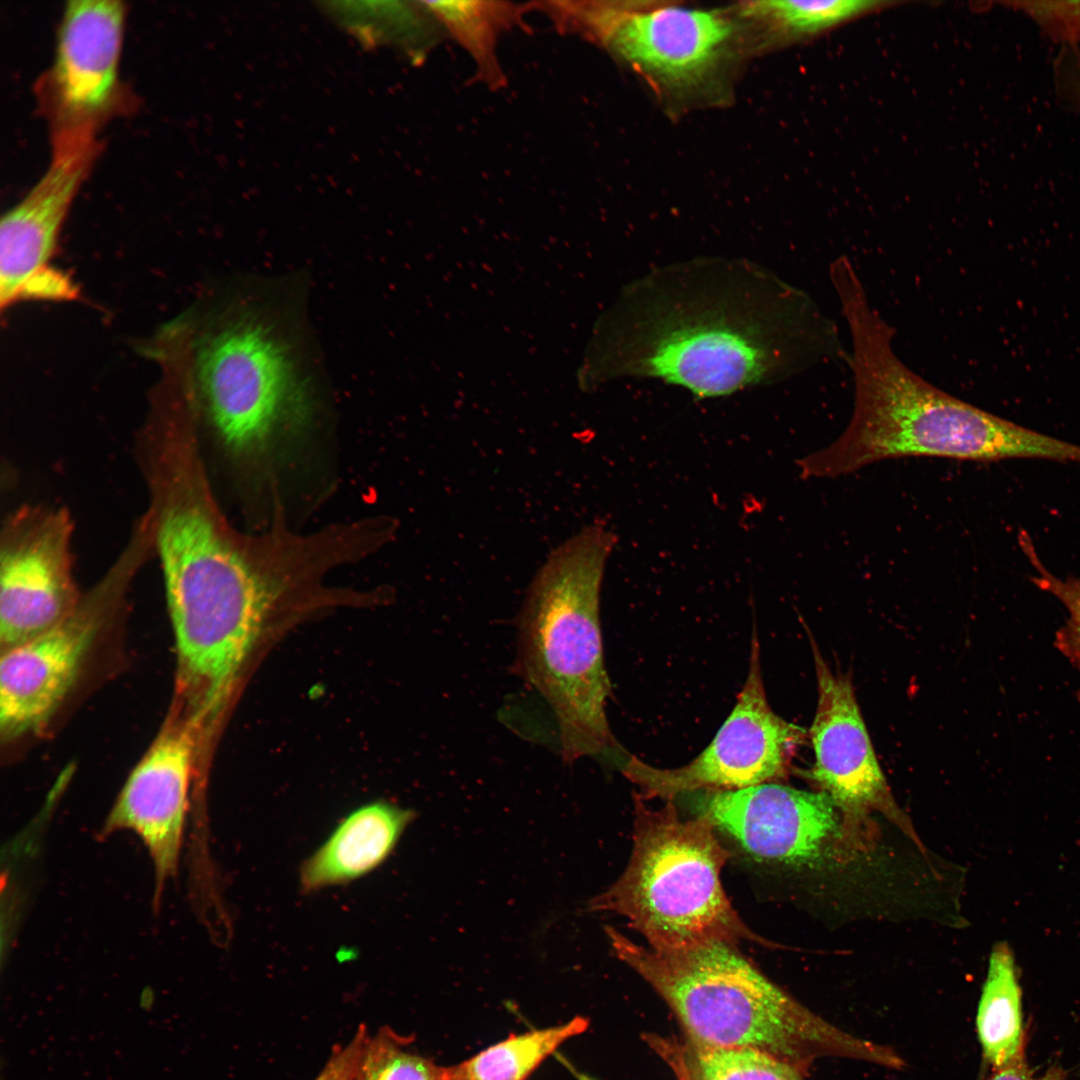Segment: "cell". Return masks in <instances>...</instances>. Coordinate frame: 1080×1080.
<instances>
[{
    "instance_id": "obj_15",
    "label": "cell",
    "mask_w": 1080,
    "mask_h": 1080,
    "mask_svg": "<svg viewBox=\"0 0 1080 1080\" xmlns=\"http://www.w3.org/2000/svg\"><path fill=\"white\" fill-rule=\"evenodd\" d=\"M706 792L700 816L760 860L808 864L832 841L840 844V817L824 792L776 782Z\"/></svg>"
},
{
    "instance_id": "obj_8",
    "label": "cell",
    "mask_w": 1080,
    "mask_h": 1080,
    "mask_svg": "<svg viewBox=\"0 0 1080 1080\" xmlns=\"http://www.w3.org/2000/svg\"><path fill=\"white\" fill-rule=\"evenodd\" d=\"M152 552V529L137 523L118 558L67 617L38 636L1 652L3 742L47 725L75 684L95 638Z\"/></svg>"
},
{
    "instance_id": "obj_13",
    "label": "cell",
    "mask_w": 1080,
    "mask_h": 1080,
    "mask_svg": "<svg viewBox=\"0 0 1080 1080\" xmlns=\"http://www.w3.org/2000/svg\"><path fill=\"white\" fill-rule=\"evenodd\" d=\"M125 8L116 0H72L59 23L42 98L53 137L95 136L121 102L118 78Z\"/></svg>"
},
{
    "instance_id": "obj_11",
    "label": "cell",
    "mask_w": 1080,
    "mask_h": 1080,
    "mask_svg": "<svg viewBox=\"0 0 1080 1080\" xmlns=\"http://www.w3.org/2000/svg\"><path fill=\"white\" fill-rule=\"evenodd\" d=\"M542 13L559 32L596 39L629 63L672 84L701 78L732 31L718 13L674 6L632 13L602 3L545 1Z\"/></svg>"
},
{
    "instance_id": "obj_20",
    "label": "cell",
    "mask_w": 1080,
    "mask_h": 1080,
    "mask_svg": "<svg viewBox=\"0 0 1080 1080\" xmlns=\"http://www.w3.org/2000/svg\"><path fill=\"white\" fill-rule=\"evenodd\" d=\"M585 1019L533 1029L488 1046L470 1058L447 1066V1080H528L569 1039L582 1033Z\"/></svg>"
},
{
    "instance_id": "obj_25",
    "label": "cell",
    "mask_w": 1080,
    "mask_h": 1080,
    "mask_svg": "<svg viewBox=\"0 0 1080 1080\" xmlns=\"http://www.w3.org/2000/svg\"><path fill=\"white\" fill-rule=\"evenodd\" d=\"M1004 4L1031 20L1061 48L1080 49V1H1009Z\"/></svg>"
},
{
    "instance_id": "obj_28",
    "label": "cell",
    "mask_w": 1080,
    "mask_h": 1080,
    "mask_svg": "<svg viewBox=\"0 0 1080 1080\" xmlns=\"http://www.w3.org/2000/svg\"><path fill=\"white\" fill-rule=\"evenodd\" d=\"M1072 108L1074 112L1080 114V81L1077 84L1073 96H1072Z\"/></svg>"
},
{
    "instance_id": "obj_10",
    "label": "cell",
    "mask_w": 1080,
    "mask_h": 1080,
    "mask_svg": "<svg viewBox=\"0 0 1080 1080\" xmlns=\"http://www.w3.org/2000/svg\"><path fill=\"white\" fill-rule=\"evenodd\" d=\"M818 701L808 732L815 760L797 770L824 792L840 816V844L863 849L871 837L870 816L883 815L918 847L923 845L893 797L860 713L849 674L833 671L810 635Z\"/></svg>"
},
{
    "instance_id": "obj_16",
    "label": "cell",
    "mask_w": 1080,
    "mask_h": 1080,
    "mask_svg": "<svg viewBox=\"0 0 1080 1080\" xmlns=\"http://www.w3.org/2000/svg\"><path fill=\"white\" fill-rule=\"evenodd\" d=\"M93 137L53 139L52 160L0 222V304L39 298L58 271L47 266L62 222L95 153Z\"/></svg>"
},
{
    "instance_id": "obj_6",
    "label": "cell",
    "mask_w": 1080,
    "mask_h": 1080,
    "mask_svg": "<svg viewBox=\"0 0 1080 1080\" xmlns=\"http://www.w3.org/2000/svg\"><path fill=\"white\" fill-rule=\"evenodd\" d=\"M633 797L630 861L589 910L623 915L659 952L712 942L767 943L743 923L723 890L720 873L729 852L712 823L704 816L682 820L672 800L652 809L637 793Z\"/></svg>"
},
{
    "instance_id": "obj_3",
    "label": "cell",
    "mask_w": 1080,
    "mask_h": 1080,
    "mask_svg": "<svg viewBox=\"0 0 1080 1080\" xmlns=\"http://www.w3.org/2000/svg\"><path fill=\"white\" fill-rule=\"evenodd\" d=\"M830 275L852 339L855 404L843 434L800 461L804 477L836 478L909 456L1080 462V446L965 403L908 369L893 351V329L870 304L853 265L839 264Z\"/></svg>"
},
{
    "instance_id": "obj_26",
    "label": "cell",
    "mask_w": 1080,
    "mask_h": 1080,
    "mask_svg": "<svg viewBox=\"0 0 1080 1080\" xmlns=\"http://www.w3.org/2000/svg\"><path fill=\"white\" fill-rule=\"evenodd\" d=\"M367 1026L359 1024L351 1039L336 1044L324 1067L313 1080H355L359 1059L369 1036Z\"/></svg>"
},
{
    "instance_id": "obj_17",
    "label": "cell",
    "mask_w": 1080,
    "mask_h": 1080,
    "mask_svg": "<svg viewBox=\"0 0 1080 1080\" xmlns=\"http://www.w3.org/2000/svg\"><path fill=\"white\" fill-rule=\"evenodd\" d=\"M414 811L374 801L349 813L301 865L299 888L311 894L356 881L382 865L396 847Z\"/></svg>"
},
{
    "instance_id": "obj_4",
    "label": "cell",
    "mask_w": 1080,
    "mask_h": 1080,
    "mask_svg": "<svg viewBox=\"0 0 1080 1080\" xmlns=\"http://www.w3.org/2000/svg\"><path fill=\"white\" fill-rule=\"evenodd\" d=\"M605 930L618 958L662 997L693 1045L759 1050L804 1075L825 1057L893 1070L906 1066L893 1048L847 1032L802 1005L733 944L712 942L684 952H659L612 927Z\"/></svg>"
},
{
    "instance_id": "obj_1",
    "label": "cell",
    "mask_w": 1080,
    "mask_h": 1080,
    "mask_svg": "<svg viewBox=\"0 0 1080 1080\" xmlns=\"http://www.w3.org/2000/svg\"><path fill=\"white\" fill-rule=\"evenodd\" d=\"M810 314L805 295L747 258L658 266L622 289L601 376L655 379L697 399L772 384L801 367Z\"/></svg>"
},
{
    "instance_id": "obj_19",
    "label": "cell",
    "mask_w": 1080,
    "mask_h": 1080,
    "mask_svg": "<svg viewBox=\"0 0 1080 1080\" xmlns=\"http://www.w3.org/2000/svg\"><path fill=\"white\" fill-rule=\"evenodd\" d=\"M976 1028L983 1058L992 1070L1008 1064L1026 1048L1022 991L1015 956L1006 941L992 947Z\"/></svg>"
},
{
    "instance_id": "obj_14",
    "label": "cell",
    "mask_w": 1080,
    "mask_h": 1080,
    "mask_svg": "<svg viewBox=\"0 0 1080 1080\" xmlns=\"http://www.w3.org/2000/svg\"><path fill=\"white\" fill-rule=\"evenodd\" d=\"M199 731L173 705L152 745L129 774L101 834L135 833L150 856L155 877V905L177 873L189 809Z\"/></svg>"
},
{
    "instance_id": "obj_23",
    "label": "cell",
    "mask_w": 1080,
    "mask_h": 1080,
    "mask_svg": "<svg viewBox=\"0 0 1080 1080\" xmlns=\"http://www.w3.org/2000/svg\"><path fill=\"white\" fill-rule=\"evenodd\" d=\"M877 2L859 0L761 1L751 3L749 15L770 20L796 33H815L873 8Z\"/></svg>"
},
{
    "instance_id": "obj_7",
    "label": "cell",
    "mask_w": 1080,
    "mask_h": 1080,
    "mask_svg": "<svg viewBox=\"0 0 1080 1080\" xmlns=\"http://www.w3.org/2000/svg\"><path fill=\"white\" fill-rule=\"evenodd\" d=\"M296 360L274 325L252 313L222 325L198 353L206 416L231 460L259 480L313 420V398Z\"/></svg>"
},
{
    "instance_id": "obj_2",
    "label": "cell",
    "mask_w": 1080,
    "mask_h": 1080,
    "mask_svg": "<svg viewBox=\"0 0 1080 1080\" xmlns=\"http://www.w3.org/2000/svg\"><path fill=\"white\" fill-rule=\"evenodd\" d=\"M157 552L176 644L175 700L207 726L272 617L314 596L336 569L362 561L364 547L347 521L290 528L277 501L255 533L221 512L183 515L162 531Z\"/></svg>"
},
{
    "instance_id": "obj_5",
    "label": "cell",
    "mask_w": 1080,
    "mask_h": 1080,
    "mask_svg": "<svg viewBox=\"0 0 1080 1080\" xmlns=\"http://www.w3.org/2000/svg\"><path fill=\"white\" fill-rule=\"evenodd\" d=\"M617 536L595 522L555 547L533 577L518 622L519 675L552 711L566 762L617 746L606 716L600 591Z\"/></svg>"
},
{
    "instance_id": "obj_22",
    "label": "cell",
    "mask_w": 1080,
    "mask_h": 1080,
    "mask_svg": "<svg viewBox=\"0 0 1080 1080\" xmlns=\"http://www.w3.org/2000/svg\"><path fill=\"white\" fill-rule=\"evenodd\" d=\"M413 1043V1036L381 1026L365 1042L355 1080H447V1066L419 1053Z\"/></svg>"
},
{
    "instance_id": "obj_27",
    "label": "cell",
    "mask_w": 1080,
    "mask_h": 1080,
    "mask_svg": "<svg viewBox=\"0 0 1080 1080\" xmlns=\"http://www.w3.org/2000/svg\"><path fill=\"white\" fill-rule=\"evenodd\" d=\"M985 1080H1067V1074L1059 1065H1052L1041 1074L1029 1066L1025 1049L1003 1067L992 1070Z\"/></svg>"
},
{
    "instance_id": "obj_18",
    "label": "cell",
    "mask_w": 1080,
    "mask_h": 1080,
    "mask_svg": "<svg viewBox=\"0 0 1080 1080\" xmlns=\"http://www.w3.org/2000/svg\"><path fill=\"white\" fill-rule=\"evenodd\" d=\"M424 8L475 64V77L489 89L507 82L498 57L501 37L515 28L527 30L530 3L484 0L420 1Z\"/></svg>"
},
{
    "instance_id": "obj_24",
    "label": "cell",
    "mask_w": 1080,
    "mask_h": 1080,
    "mask_svg": "<svg viewBox=\"0 0 1080 1080\" xmlns=\"http://www.w3.org/2000/svg\"><path fill=\"white\" fill-rule=\"evenodd\" d=\"M1023 553L1035 568L1037 575L1031 581L1041 590L1056 597L1066 608L1068 617L1065 624L1056 631L1054 645L1061 654L1080 672V577L1062 580L1055 577L1040 561L1028 533L1018 536ZM1080 703V690L1078 692Z\"/></svg>"
},
{
    "instance_id": "obj_21",
    "label": "cell",
    "mask_w": 1080,
    "mask_h": 1080,
    "mask_svg": "<svg viewBox=\"0 0 1080 1080\" xmlns=\"http://www.w3.org/2000/svg\"><path fill=\"white\" fill-rule=\"evenodd\" d=\"M678 1080H803L792 1065L749 1048H708L655 1039Z\"/></svg>"
},
{
    "instance_id": "obj_9",
    "label": "cell",
    "mask_w": 1080,
    "mask_h": 1080,
    "mask_svg": "<svg viewBox=\"0 0 1080 1080\" xmlns=\"http://www.w3.org/2000/svg\"><path fill=\"white\" fill-rule=\"evenodd\" d=\"M805 730L778 716L763 683L760 645L754 629L749 669L731 714L708 747L678 768L654 767L636 756L622 766L643 799L673 798L695 790H737L777 782L792 771Z\"/></svg>"
},
{
    "instance_id": "obj_12",
    "label": "cell",
    "mask_w": 1080,
    "mask_h": 1080,
    "mask_svg": "<svg viewBox=\"0 0 1080 1080\" xmlns=\"http://www.w3.org/2000/svg\"><path fill=\"white\" fill-rule=\"evenodd\" d=\"M73 521L63 507L24 505L5 520L0 540L1 652L52 628L78 605Z\"/></svg>"
}]
</instances>
